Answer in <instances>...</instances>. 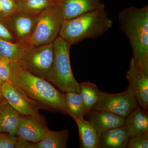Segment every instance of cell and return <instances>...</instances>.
<instances>
[{
  "instance_id": "obj_1",
  "label": "cell",
  "mask_w": 148,
  "mask_h": 148,
  "mask_svg": "<svg viewBox=\"0 0 148 148\" xmlns=\"http://www.w3.org/2000/svg\"><path fill=\"white\" fill-rule=\"evenodd\" d=\"M10 82L39 103L42 109L70 116L65 94L59 92L47 80L28 71L18 61L10 62Z\"/></svg>"
},
{
  "instance_id": "obj_2",
  "label": "cell",
  "mask_w": 148,
  "mask_h": 148,
  "mask_svg": "<svg viewBox=\"0 0 148 148\" xmlns=\"http://www.w3.org/2000/svg\"><path fill=\"white\" fill-rule=\"evenodd\" d=\"M119 27L129 40L138 68L148 72V6H132L119 15Z\"/></svg>"
},
{
  "instance_id": "obj_3",
  "label": "cell",
  "mask_w": 148,
  "mask_h": 148,
  "mask_svg": "<svg viewBox=\"0 0 148 148\" xmlns=\"http://www.w3.org/2000/svg\"><path fill=\"white\" fill-rule=\"evenodd\" d=\"M105 8L88 12L71 19L64 20L59 36L71 45L83 40L102 36L112 26Z\"/></svg>"
},
{
  "instance_id": "obj_4",
  "label": "cell",
  "mask_w": 148,
  "mask_h": 148,
  "mask_svg": "<svg viewBox=\"0 0 148 148\" xmlns=\"http://www.w3.org/2000/svg\"><path fill=\"white\" fill-rule=\"evenodd\" d=\"M53 58L46 79L65 92L74 91L79 93L80 85L75 79L70 62L71 45L58 36L53 42Z\"/></svg>"
},
{
  "instance_id": "obj_5",
  "label": "cell",
  "mask_w": 148,
  "mask_h": 148,
  "mask_svg": "<svg viewBox=\"0 0 148 148\" xmlns=\"http://www.w3.org/2000/svg\"><path fill=\"white\" fill-rule=\"evenodd\" d=\"M64 19L57 4L43 11L38 16L36 24L27 45H41L53 43L59 36Z\"/></svg>"
},
{
  "instance_id": "obj_6",
  "label": "cell",
  "mask_w": 148,
  "mask_h": 148,
  "mask_svg": "<svg viewBox=\"0 0 148 148\" xmlns=\"http://www.w3.org/2000/svg\"><path fill=\"white\" fill-rule=\"evenodd\" d=\"M53 58V43L41 45H27L19 64L34 75L46 79Z\"/></svg>"
},
{
  "instance_id": "obj_7",
  "label": "cell",
  "mask_w": 148,
  "mask_h": 148,
  "mask_svg": "<svg viewBox=\"0 0 148 148\" xmlns=\"http://www.w3.org/2000/svg\"><path fill=\"white\" fill-rule=\"evenodd\" d=\"M138 107V103L128 88L125 91L118 93L99 90L98 100L92 109L109 111L125 119Z\"/></svg>"
},
{
  "instance_id": "obj_8",
  "label": "cell",
  "mask_w": 148,
  "mask_h": 148,
  "mask_svg": "<svg viewBox=\"0 0 148 148\" xmlns=\"http://www.w3.org/2000/svg\"><path fill=\"white\" fill-rule=\"evenodd\" d=\"M1 91L5 100L21 115H34L39 113V110L42 109L39 103L29 98L10 82H3Z\"/></svg>"
},
{
  "instance_id": "obj_9",
  "label": "cell",
  "mask_w": 148,
  "mask_h": 148,
  "mask_svg": "<svg viewBox=\"0 0 148 148\" xmlns=\"http://www.w3.org/2000/svg\"><path fill=\"white\" fill-rule=\"evenodd\" d=\"M49 130L45 117L39 113L34 115H21L16 135L31 143H37L45 138Z\"/></svg>"
},
{
  "instance_id": "obj_10",
  "label": "cell",
  "mask_w": 148,
  "mask_h": 148,
  "mask_svg": "<svg viewBox=\"0 0 148 148\" xmlns=\"http://www.w3.org/2000/svg\"><path fill=\"white\" fill-rule=\"evenodd\" d=\"M126 78L130 91L137 103L146 110L148 106V72L138 68L133 57L130 59Z\"/></svg>"
},
{
  "instance_id": "obj_11",
  "label": "cell",
  "mask_w": 148,
  "mask_h": 148,
  "mask_svg": "<svg viewBox=\"0 0 148 148\" xmlns=\"http://www.w3.org/2000/svg\"><path fill=\"white\" fill-rule=\"evenodd\" d=\"M38 16L16 12L5 20L16 43L27 45L34 30Z\"/></svg>"
},
{
  "instance_id": "obj_12",
  "label": "cell",
  "mask_w": 148,
  "mask_h": 148,
  "mask_svg": "<svg viewBox=\"0 0 148 148\" xmlns=\"http://www.w3.org/2000/svg\"><path fill=\"white\" fill-rule=\"evenodd\" d=\"M64 20L71 19L88 12L105 8L102 0H56Z\"/></svg>"
},
{
  "instance_id": "obj_13",
  "label": "cell",
  "mask_w": 148,
  "mask_h": 148,
  "mask_svg": "<svg viewBox=\"0 0 148 148\" xmlns=\"http://www.w3.org/2000/svg\"><path fill=\"white\" fill-rule=\"evenodd\" d=\"M88 115V121L96 129L99 137L109 129L125 125V119L109 111L92 109Z\"/></svg>"
},
{
  "instance_id": "obj_14",
  "label": "cell",
  "mask_w": 148,
  "mask_h": 148,
  "mask_svg": "<svg viewBox=\"0 0 148 148\" xmlns=\"http://www.w3.org/2000/svg\"><path fill=\"white\" fill-rule=\"evenodd\" d=\"M20 119L21 114L5 100L0 103V132L15 136Z\"/></svg>"
},
{
  "instance_id": "obj_15",
  "label": "cell",
  "mask_w": 148,
  "mask_h": 148,
  "mask_svg": "<svg viewBox=\"0 0 148 148\" xmlns=\"http://www.w3.org/2000/svg\"><path fill=\"white\" fill-rule=\"evenodd\" d=\"M129 136L124 125L109 129L100 136L101 148L127 147Z\"/></svg>"
},
{
  "instance_id": "obj_16",
  "label": "cell",
  "mask_w": 148,
  "mask_h": 148,
  "mask_svg": "<svg viewBox=\"0 0 148 148\" xmlns=\"http://www.w3.org/2000/svg\"><path fill=\"white\" fill-rule=\"evenodd\" d=\"M129 137L148 132V117L140 108L135 109L125 118V125Z\"/></svg>"
},
{
  "instance_id": "obj_17",
  "label": "cell",
  "mask_w": 148,
  "mask_h": 148,
  "mask_svg": "<svg viewBox=\"0 0 148 148\" xmlns=\"http://www.w3.org/2000/svg\"><path fill=\"white\" fill-rule=\"evenodd\" d=\"M74 120L78 128L81 147L100 148V137L92 123L84 119Z\"/></svg>"
},
{
  "instance_id": "obj_18",
  "label": "cell",
  "mask_w": 148,
  "mask_h": 148,
  "mask_svg": "<svg viewBox=\"0 0 148 148\" xmlns=\"http://www.w3.org/2000/svg\"><path fill=\"white\" fill-rule=\"evenodd\" d=\"M67 130L52 131L49 130L41 141L33 143L32 148H66L69 138Z\"/></svg>"
},
{
  "instance_id": "obj_19",
  "label": "cell",
  "mask_w": 148,
  "mask_h": 148,
  "mask_svg": "<svg viewBox=\"0 0 148 148\" xmlns=\"http://www.w3.org/2000/svg\"><path fill=\"white\" fill-rule=\"evenodd\" d=\"M79 94L84 106V115H88L98 99L100 90L95 84L90 82L79 83Z\"/></svg>"
},
{
  "instance_id": "obj_20",
  "label": "cell",
  "mask_w": 148,
  "mask_h": 148,
  "mask_svg": "<svg viewBox=\"0 0 148 148\" xmlns=\"http://www.w3.org/2000/svg\"><path fill=\"white\" fill-rule=\"evenodd\" d=\"M18 12L38 16L48 8L56 4V0H23L17 2Z\"/></svg>"
},
{
  "instance_id": "obj_21",
  "label": "cell",
  "mask_w": 148,
  "mask_h": 148,
  "mask_svg": "<svg viewBox=\"0 0 148 148\" xmlns=\"http://www.w3.org/2000/svg\"><path fill=\"white\" fill-rule=\"evenodd\" d=\"M27 45L7 41L0 38V55L10 63L18 61L22 58Z\"/></svg>"
},
{
  "instance_id": "obj_22",
  "label": "cell",
  "mask_w": 148,
  "mask_h": 148,
  "mask_svg": "<svg viewBox=\"0 0 148 148\" xmlns=\"http://www.w3.org/2000/svg\"><path fill=\"white\" fill-rule=\"evenodd\" d=\"M65 103L73 119H84V106L79 93L71 91L65 94Z\"/></svg>"
},
{
  "instance_id": "obj_23",
  "label": "cell",
  "mask_w": 148,
  "mask_h": 148,
  "mask_svg": "<svg viewBox=\"0 0 148 148\" xmlns=\"http://www.w3.org/2000/svg\"><path fill=\"white\" fill-rule=\"evenodd\" d=\"M17 11V3L14 0H0V18L5 20Z\"/></svg>"
},
{
  "instance_id": "obj_24",
  "label": "cell",
  "mask_w": 148,
  "mask_h": 148,
  "mask_svg": "<svg viewBox=\"0 0 148 148\" xmlns=\"http://www.w3.org/2000/svg\"><path fill=\"white\" fill-rule=\"evenodd\" d=\"M130 138L127 148H148V132Z\"/></svg>"
},
{
  "instance_id": "obj_25",
  "label": "cell",
  "mask_w": 148,
  "mask_h": 148,
  "mask_svg": "<svg viewBox=\"0 0 148 148\" xmlns=\"http://www.w3.org/2000/svg\"><path fill=\"white\" fill-rule=\"evenodd\" d=\"M17 140V137L0 132V148H16Z\"/></svg>"
},
{
  "instance_id": "obj_26",
  "label": "cell",
  "mask_w": 148,
  "mask_h": 148,
  "mask_svg": "<svg viewBox=\"0 0 148 148\" xmlns=\"http://www.w3.org/2000/svg\"><path fill=\"white\" fill-rule=\"evenodd\" d=\"M0 38L10 42L16 43L10 29L4 20L0 18Z\"/></svg>"
},
{
  "instance_id": "obj_27",
  "label": "cell",
  "mask_w": 148,
  "mask_h": 148,
  "mask_svg": "<svg viewBox=\"0 0 148 148\" xmlns=\"http://www.w3.org/2000/svg\"><path fill=\"white\" fill-rule=\"evenodd\" d=\"M10 62L0 55V77L3 82H10Z\"/></svg>"
},
{
  "instance_id": "obj_28",
  "label": "cell",
  "mask_w": 148,
  "mask_h": 148,
  "mask_svg": "<svg viewBox=\"0 0 148 148\" xmlns=\"http://www.w3.org/2000/svg\"><path fill=\"white\" fill-rule=\"evenodd\" d=\"M18 140L16 148H32L33 143L21 137L17 136Z\"/></svg>"
},
{
  "instance_id": "obj_29",
  "label": "cell",
  "mask_w": 148,
  "mask_h": 148,
  "mask_svg": "<svg viewBox=\"0 0 148 148\" xmlns=\"http://www.w3.org/2000/svg\"><path fill=\"white\" fill-rule=\"evenodd\" d=\"M3 83V81L1 79V77H0V103L5 100L3 97L2 94L1 88Z\"/></svg>"
},
{
  "instance_id": "obj_30",
  "label": "cell",
  "mask_w": 148,
  "mask_h": 148,
  "mask_svg": "<svg viewBox=\"0 0 148 148\" xmlns=\"http://www.w3.org/2000/svg\"><path fill=\"white\" fill-rule=\"evenodd\" d=\"M14 1H16L17 2L21 1H23V0H14Z\"/></svg>"
},
{
  "instance_id": "obj_31",
  "label": "cell",
  "mask_w": 148,
  "mask_h": 148,
  "mask_svg": "<svg viewBox=\"0 0 148 148\" xmlns=\"http://www.w3.org/2000/svg\"></svg>"
}]
</instances>
